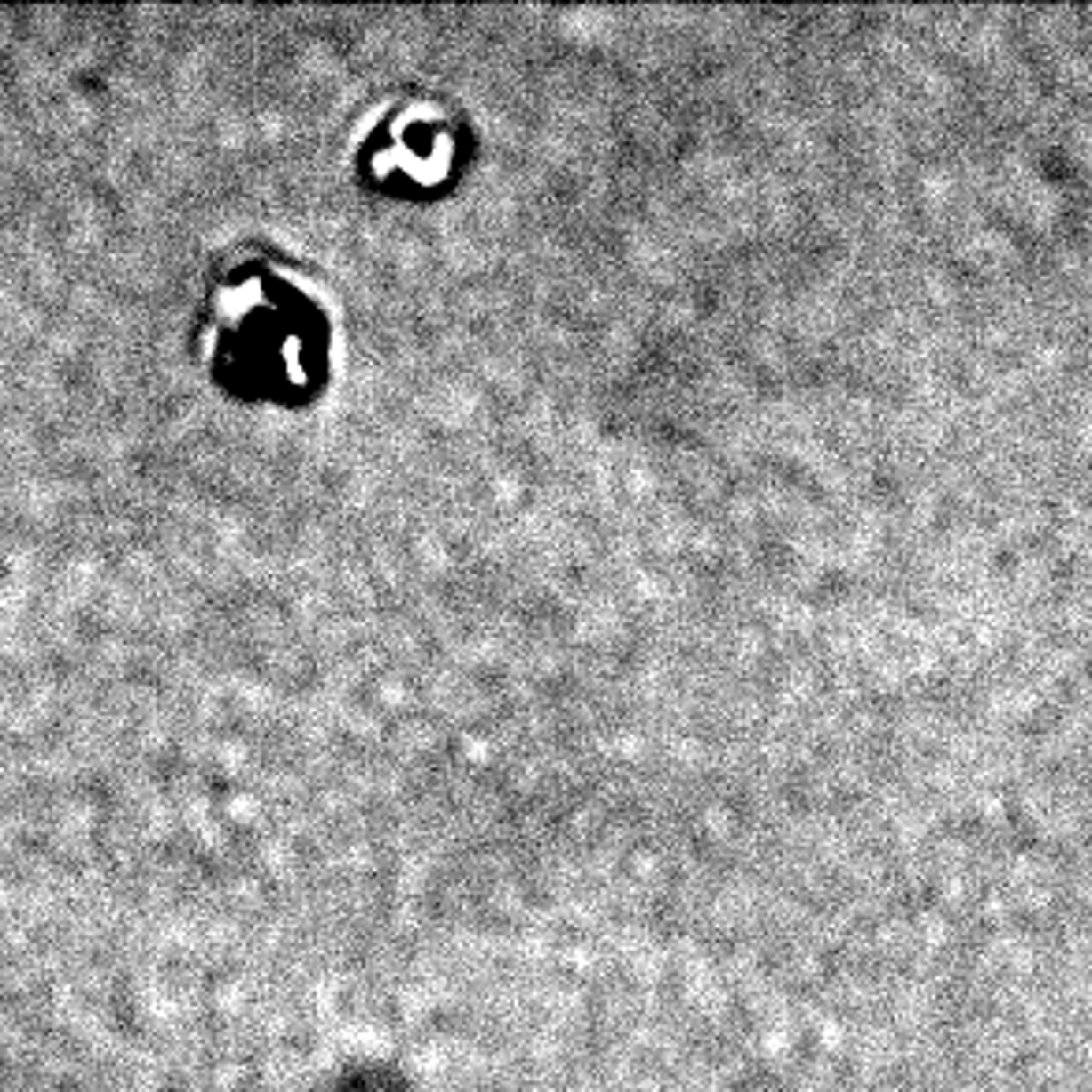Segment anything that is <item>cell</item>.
I'll return each instance as SVG.
<instances>
[{"mask_svg": "<svg viewBox=\"0 0 1092 1092\" xmlns=\"http://www.w3.org/2000/svg\"><path fill=\"white\" fill-rule=\"evenodd\" d=\"M340 343L333 287L284 246L243 239L209 265L194 355L231 403L306 411L336 384Z\"/></svg>", "mask_w": 1092, "mask_h": 1092, "instance_id": "1", "label": "cell"}, {"mask_svg": "<svg viewBox=\"0 0 1092 1092\" xmlns=\"http://www.w3.org/2000/svg\"><path fill=\"white\" fill-rule=\"evenodd\" d=\"M478 161V131L452 93L425 83L384 90L347 139L355 183L381 202L429 205L455 194Z\"/></svg>", "mask_w": 1092, "mask_h": 1092, "instance_id": "2", "label": "cell"}]
</instances>
